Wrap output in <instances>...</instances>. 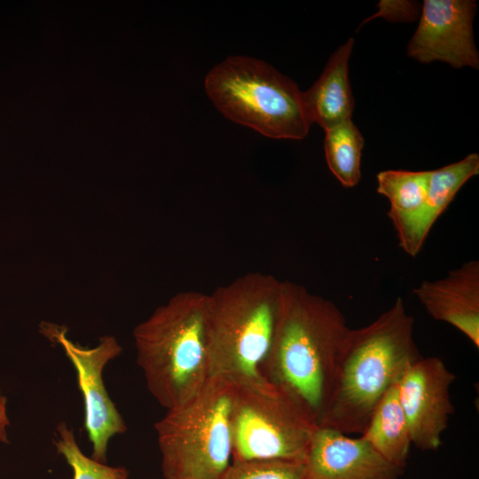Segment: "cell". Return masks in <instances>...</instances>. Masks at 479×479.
<instances>
[{"mask_svg": "<svg viewBox=\"0 0 479 479\" xmlns=\"http://www.w3.org/2000/svg\"><path fill=\"white\" fill-rule=\"evenodd\" d=\"M413 331V317L401 297L369 325L349 328L318 426L362 434L383 395L422 357Z\"/></svg>", "mask_w": 479, "mask_h": 479, "instance_id": "obj_2", "label": "cell"}, {"mask_svg": "<svg viewBox=\"0 0 479 479\" xmlns=\"http://www.w3.org/2000/svg\"><path fill=\"white\" fill-rule=\"evenodd\" d=\"M40 332L62 347L75 369L84 404V428L92 444L91 458L106 463L110 439L127 430L103 380L106 365L122 353V348L111 335L101 337L95 347H82L67 337V328L51 323L41 324Z\"/></svg>", "mask_w": 479, "mask_h": 479, "instance_id": "obj_8", "label": "cell"}, {"mask_svg": "<svg viewBox=\"0 0 479 479\" xmlns=\"http://www.w3.org/2000/svg\"><path fill=\"white\" fill-rule=\"evenodd\" d=\"M281 281L271 274L249 272L208 294L209 378L236 387L270 384L262 368L276 329Z\"/></svg>", "mask_w": 479, "mask_h": 479, "instance_id": "obj_3", "label": "cell"}, {"mask_svg": "<svg viewBox=\"0 0 479 479\" xmlns=\"http://www.w3.org/2000/svg\"><path fill=\"white\" fill-rule=\"evenodd\" d=\"M349 327L331 301L281 281L276 329L262 372L320 423L331 392L337 356Z\"/></svg>", "mask_w": 479, "mask_h": 479, "instance_id": "obj_1", "label": "cell"}, {"mask_svg": "<svg viewBox=\"0 0 479 479\" xmlns=\"http://www.w3.org/2000/svg\"><path fill=\"white\" fill-rule=\"evenodd\" d=\"M455 379L441 358L422 357L398 381L399 400L416 448L436 451L442 446L443 434L454 412L450 389Z\"/></svg>", "mask_w": 479, "mask_h": 479, "instance_id": "obj_9", "label": "cell"}, {"mask_svg": "<svg viewBox=\"0 0 479 479\" xmlns=\"http://www.w3.org/2000/svg\"><path fill=\"white\" fill-rule=\"evenodd\" d=\"M208 96L227 118L271 138L302 139L311 125L302 92L290 78L256 59L234 56L207 75Z\"/></svg>", "mask_w": 479, "mask_h": 479, "instance_id": "obj_6", "label": "cell"}, {"mask_svg": "<svg viewBox=\"0 0 479 479\" xmlns=\"http://www.w3.org/2000/svg\"><path fill=\"white\" fill-rule=\"evenodd\" d=\"M317 427L294 398L271 383L263 388L236 387L232 460L279 459L304 462Z\"/></svg>", "mask_w": 479, "mask_h": 479, "instance_id": "obj_7", "label": "cell"}, {"mask_svg": "<svg viewBox=\"0 0 479 479\" xmlns=\"http://www.w3.org/2000/svg\"><path fill=\"white\" fill-rule=\"evenodd\" d=\"M10 421L6 412V397L2 394L0 389V443H9L7 436V428Z\"/></svg>", "mask_w": 479, "mask_h": 479, "instance_id": "obj_21", "label": "cell"}, {"mask_svg": "<svg viewBox=\"0 0 479 479\" xmlns=\"http://www.w3.org/2000/svg\"><path fill=\"white\" fill-rule=\"evenodd\" d=\"M430 170L387 169L376 176L377 192L389 202L388 216L397 239L420 212L425 202Z\"/></svg>", "mask_w": 479, "mask_h": 479, "instance_id": "obj_16", "label": "cell"}, {"mask_svg": "<svg viewBox=\"0 0 479 479\" xmlns=\"http://www.w3.org/2000/svg\"><path fill=\"white\" fill-rule=\"evenodd\" d=\"M413 294L436 320L457 328L479 347V262L470 260L442 279L424 280Z\"/></svg>", "mask_w": 479, "mask_h": 479, "instance_id": "obj_12", "label": "cell"}, {"mask_svg": "<svg viewBox=\"0 0 479 479\" xmlns=\"http://www.w3.org/2000/svg\"><path fill=\"white\" fill-rule=\"evenodd\" d=\"M478 173L479 155L475 153L430 170L428 190L423 207L405 232L397 239L399 247L405 254L414 257L420 252L437 219L461 187Z\"/></svg>", "mask_w": 479, "mask_h": 479, "instance_id": "obj_14", "label": "cell"}, {"mask_svg": "<svg viewBox=\"0 0 479 479\" xmlns=\"http://www.w3.org/2000/svg\"><path fill=\"white\" fill-rule=\"evenodd\" d=\"M361 436L387 460L405 468L412 440L399 400L398 382L379 401Z\"/></svg>", "mask_w": 479, "mask_h": 479, "instance_id": "obj_15", "label": "cell"}, {"mask_svg": "<svg viewBox=\"0 0 479 479\" xmlns=\"http://www.w3.org/2000/svg\"><path fill=\"white\" fill-rule=\"evenodd\" d=\"M379 11L366 22L375 17H382L390 21L414 20L419 14V4L411 1H381L378 4Z\"/></svg>", "mask_w": 479, "mask_h": 479, "instance_id": "obj_20", "label": "cell"}, {"mask_svg": "<svg viewBox=\"0 0 479 479\" xmlns=\"http://www.w3.org/2000/svg\"><path fill=\"white\" fill-rule=\"evenodd\" d=\"M306 479H399L405 468L381 456L364 437L318 426L306 459Z\"/></svg>", "mask_w": 479, "mask_h": 479, "instance_id": "obj_11", "label": "cell"}, {"mask_svg": "<svg viewBox=\"0 0 479 479\" xmlns=\"http://www.w3.org/2000/svg\"><path fill=\"white\" fill-rule=\"evenodd\" d=\"M235 392L228 381L209 378L196 397L155 423L165 479H223L232 460Z\"/></svg>", "mask_w": 479, "mask_h": 479, "instance_id": "obj_5", "label": "cell"}, {"mask_svg": "<svg viewBox=\"0 0 479 479\" xmlns=\"http://www.w3.org/2000/svg\"><path fill=\"white\" fill-rule=\"evenodd\" d=\"M56 431L55 447L72 468L73 479H128L125 467H110L86 456L66 422H60Z\"/></svg>", "mask_w": 479, "mask_h": 479, "instance_id": "obj_18", "label": "cell"}, {"mask_svg": "<svg viewBox=\"0 0 479 479\" xmlns=\"http://www.w3.org/2000/svg\"><path fill=\"white\" fill-rule=\"evenodd\" d=\"M223 479H306L305 463L279 459L232 460Z\"/></svg>", "mask_w": 479, "mask_h": 479, "instance_id": "obj_19", "label": "cell"}, {"mask_svg": "<svg viewBox=\"0 0 479 479\" xmlns=\"http://www.w3.org/2000/svg\"><path fill=\"white\" fill-rule=\"evenodd\" d=\"M476 3L472 0H425L407 55L420 63L443 61L454 68L479 67L473 36Z\"/></svg>", "mask_w": 479, "mask_h": 479, "instance_id": "obj_10", "label": "cell"}, {"mask_svg": "<svg viewBox=\"0 0 479 479\" xmlns=\"http://www.w3.org/2000/svg\"><path fill=\"white\" fill-rule=\"evenodd\" d=\"M208 302V294L177 293L133 330L147 389L167 410L192 399L209 379Z\"/></svg>", "mask_w": 479, "mask_h": 479, "instance_id": "obj_4", "label": "cell"}, {"mask_svg": "<svg viewBox=\"0 0 479 479\" xmlns=\"http://www.w3.org/2000/svg\"><path fill=\"white\" fill-rule=\"evenodd\" d=\"M363 147V136L351 120L326 130V161L333 175L344 187H354L360 181Z\"/></svg>", "mask_w": 479, "mask_h": 479, "instance_id": "obj_17", "label": "cell"}, {"mask_svg": "<svg viewBox=\"0 0 479 479\" xmlns=\"http://www.w3.org/2000/svg\"><path fill=\"white\" fill-rule=\"evenodd\" d=\"M354 39L349 38L334 51L321 75L302 92L303 105L310 123L325 131L351 120L355 101L349 79V59Z\"/></svg>", "mask_w": 479, "mask_h": 479, "instance_id": "obj_13", "label": "cell"}]
</instances>
